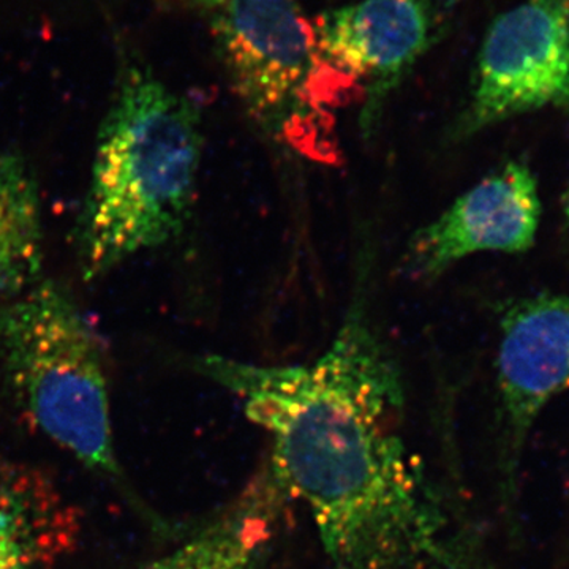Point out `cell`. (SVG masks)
<instances>
[{
    "mask_svg": "<svg viewBox=\"0 0 569 569\" xmlns=\"http://www.w3.org/2000/svg\"><path fill=\"white\" fill-rule=\"evenodd\" d=\"M209 14L217 56L254 126L301 159L342 162L337 112L358 92L321 59L298 0H223Z\"/></svg>",
    "mask_w": 569,
    "mask_h": 569,
    "instance_id": "277c9868",
    "label": "cell"
},
{
    "mask_svg": "<svg viewBox=\"0 0 569 569\" xmlns=\"http://www.w3.org/2000/svg\"><path fill=\"white\" fill-rule=\"evenodd\" d=\"M288 501L266 466L216 518L141 569H268Z\"/></svg>",
    "mask_w": 569,
    "mask_h": 569,
    "instance_id": "9c48e42d",
    "label": "cell"
},
{
    "mask_svg": "<svg viewBox=\"0 0 569 569\" xmlns=\"http://www.w3.org/2000/svg\"><path fill=\"white\" fill-rule=\"evenodd\" d=\"M539 220L541 200L530 168L503 164L411 236L403 252V274L432 282L473 253L527 252L537 239Z\"/></svg>",
    "mask_w": 569,
    "mask_h": 569,
    "instance_id": "ba28073f",
    "label": "cell"
},
{
    "mask_svg": "<svg viewBox=\"0 0 569 569\" xmlns=\"http://www.w3.org/2000/svg\"><path fill=\"white\" fill-rule=\"evenodd\" d=\"M0 389L32 429L130 493L112 436L102 339L62 283L0 299Z\"/></svg>",
    "mask_w": 569,
    "mask_h": 569,
    "instance_id": "3957f363",
    "label": "cell"
},
{
    "mask_svg": "<svg viewBox=\"0 0 569 569\" xmlns=\"http://www.w3.org/2000/svg\"><path fill=\"white\" fill-rule=\"evenodd\" d=\"M187 2H189L190 6L198 7V9H203L206 13H211L223 0H187Z\"/></svg>",
    "mask_w": 569,
    "mask_h": 569,
    "instance_id": "4fadbf2b",
    "label": "cell"
},
{
    "mask_svg": "<svg viewBox=\"0 0 569 569\" xmlns=\"http://www.w3.org/2000/svg\"><path fill=\"white\" fill-rule=\"evenodd\" d=\"M77 531L73 509L47 479L0 459V569H52Z\"/></svg>",
    "mask_w": 569,
    "mask_h": 569,
    "instance_id": "30bf717a",
    "label": "cell"
},
{
    "mask_svg": "<svg viewBox=\"0 0 569 569\" xmlns=\"http://www.w3.org/2000/svg\"><path fill=\"white\" fill-rule=\"evenodd\" d=\"M569 389V298L539 295L509 307L497 353L498 497L515 519L520 466L531 429L553 397Z\"/></svg>",
    "mask_w": 569,
    "mask_h": 569,
    "instance_id": "8992f818",
    "label": "cell"
},
{
    "mask_svg": "<svg viewBox=\"0 0 569 569\" xmlns=\"http://www.w3.org/2000/svg\"><path fill=\"white\" fill-rule=\"evenodd\" d=\"M321 59L361 99L359 129L372 137L397 86L440 36L437 0H361L317 14Z\"/></svg>",
    "mask_w": 569,
    "mask_h": 569,
    "instance_id": "52a82bcc",
    "label": "cell"
},
{
    "mask_svg": "<svg viewBox=\"0 0 569 569\" xmlns=\"http://www.w3.org/2000/svg\"><path fill=\"white\" fill-rule=\"evenodd\" d=\"M369 279L365 254L342 325L310 365L203 355L189 366L269 437V470L309 511L329 569H445L456 522L402 430V372L370 313Z\"/></svg>",
    "mask_w": 569,
    "mask_h": 569,
    "instance_id": "6da1fadb",
    "label": "cell"
},
{
    "mask_svg": "<svg viewBox=\"0 0 569 569\" xmlns=\"http://www.w3.org/2000/svg\"><path fill=\"white\" fill-rule=\"evenodd\" d=\"M563 212H565V217H567V220L569 223V189H568V192L565 193V197H563Z\"/></svg>",
    "mask_w": 569,
    "mask_h": 569,
    "instance_id": "5bb4252c",
    "label": "cell"
},
{
    "mask_svg": "<svg viewBox=\"0 0 569 569\" xmlns=\"http://www.w3.org/2000/svg\"><path fill=\"white\" fill-rule=\"evenodd\" d=\"M43 244L37 176L21 152L0 149V299L43 279Z\"/></svg>",
    "mask_w": 569,
    "mask_h": 569,
    "instance_id": "8fae6325",
    "label": "cell"
},
{
    "mask_svg": "<svg viewBox=\"0 0 569 569\" xmlns=\"http://www.w3.org/2000/svg\"><path fill=\"white\" fill-rule=\"evenodd\" d=\"M445 569H497L488 552L482 548L481 538L470 527L459 526L449 541Z\"/></svg>",
    "mask_w": 569,
    "mask_h": 569,
    "instance_id": "7c38bea8",
    "label": "cell"
},
{
    "mask_svg": "<svg viewBox=\"0 0 569 569\" xmlns=\"http://www.w3.org/2000/svg\"><path fill=\"white\" fill-rule=\"evenodd\" d=\"M542 108L569 110V0H522L493 20L452 140Z\"/></svg>",
    "mask_w": 569,
    "mask_h": 569,
    "instance_id": "5b68a950",
    "label": "cell"
},
{
    "mask_svg": "<svg viewBox=\"0 0 569 569\" xmlns=\"http://www.w3.org/2000/svg\"><path fill=\"white\" fill-rule=\"evenodd\" d=\"M201 110L138 61L119 71L73 227L86 282L181 238L203 156Z\"/></svg>",
    "mask_w": 569,
    "mask_h": 569,
    "instance_id": "7a4b0ae2",
    "label": "cell"
}]
</instances>
